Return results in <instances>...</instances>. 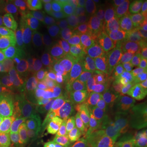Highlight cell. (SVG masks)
<instances>
[{
    "label": "cell",
    "instance_id": "obj_34",
    "mask_svg": "<svg viewBox=\"0 0 147 147\" xmlns=\"http://www.w3.org/2000/svg\"><path fill=\"white\" fill-rule=\"evenodd\" d=\"M25 119L26 121L28 126L33 127V129H34V128H36L40 125L42 118H41L40 116L36 115H31L26 117Z\"/></svg>",
    "mask_w": 147,
    "mask_h": 147
},
{
    "label": "cell",
    "instance_id": "obj_13",
    "mask_svg": "<svg viewBox=\"0 0 147 147\" xmlns=\"http://www.w3.org/2000/svg\"><path fill=\"white\" fill-rule=\"evenodd\" d=\"M124 9L125 23L134 34L147 28V17L138 8L137 1H119Z\"/></svg>",
    "mask_w": 147,
    "mask_h": 147
},
{
    "label": "cell",
    "instance_id": "obj_8",
    "mask_svg": "<svg viewBox=\"0 0 147 147\" xmlns=\"http://www.w3.org/2000/svg\"><path fill=\"white\" fill-rule=\"evenodd\" d=\"M85 69L74 61H65L64 83L67 93L76 99H82L87 95L84 79Z\"/></svg>",
    "mask_w": 147,
    "mask_h": 147
},
{
    "label": "cell",
    "instance_id": "obj_33",
    "mask_svg": "<svg viewBox=\"0 0 147 147\" xmlns=\"http://www.w3.org/2000/svg\"><path fill=\"white\" fill-rule=\"evenodd\" d=\"M96 146L95 140L90 137H85L79 140V142H75L70 147H94Z\"/></svg>",
    "mask_w": 147,
    "mask_h": 147
},
{
    "label": "cell",
    "instance_id": "obj_9",
    "mask_svg": "<svg viewBox=\"0 0 147 147\" xmlns=\"http://www.w3.org/2000/svg\"><path fill=\"white\" fill-rule=\"evenodd\" d=\"M82 122L85 129L94 136L96 140L103 137L107 126L110 123L97 105H88L83 112Z\"/></svg>",
    "mask_w": 147,
    "mask_h": 147
},
{
    "label": "cell",
    "instance_id": "obj_41",
    "mask_svg": "<svg viewBox=\"0 0 147 147\" xmlns=\"http://www.w3.org/2000/svg\"><path fill=\"white\" fill-rule=\"evenodd\" d=\"M94 147H111V146L105 142L104 139H98L97 143H96V146Z\"/></svg>",
    "mask_w": 147,
    "mask_h": 147
},
{
    "label": "cell",
    "instance_id": "obj_14",
    "mask_svg": "<svg viewBox=\"0 0 147 147\" xmlns=\"http://www.w3.org/2000/svg\"><path fill=\"white\" fill-rule=\"evenodd\" d=\"M32 13L38 17V23H41L42 30L54 26L53 21L54 17L53 2L43 0H31L25 4Z\"/></svg>",
    "mask_w": 147,
    "mask_h": 147
},
{
    "label": "cell",
    "instance_id": "obj_2",
    "mask_svg": "<svg viewBox=\"0 0 147 147\" xmlns=\"http://www.w3.org/2000/svg\"><path fill=\"white\" fill-rule=\"evenodd\" d=\"M115 123L121 139L130 147H137L147 128V115L137 108L116 121Z\"/></svg>",
    "mask_w": 147,
    "mask_h": 147
},
{
    "label": "cell",
    "instance_id": "obj_18",
    "mask_svg": "<svg viewBox=\"0 0 147 147\" xmlns=\"http://www.w3.org/2000/svg\"><path fill=\"white\" fill-rule=\"evenodd\" d=\"M8 137L9 145H15L26 137L28 132V124L25 119L19 117H11L9 120L3 125Z\"/></svg>",
    "mask_w": 147,
    "mask_h": 147
},
{
    "label": "cell",
    "instance_id": "obj_22",
    "mask_svg": "<svg viewBox=\"0 0 147 147\" xmlns=\"http://www.w3.org/2000/svg\"><path fill=\"white\" fill-rule=\"evenodd\" d=\"M104 22L118 24L125 22L124 9L119 1H104L102 3Z\"/></svg>",
    "mask_w": 147,
    "mask_h": 147
},
{
    "label": "cell",
    "instance_id": "obj_29",
    "mask_svg": "<svg viewBox=\"0 0 147 147\" xmlns=\"http://www.w3.org/2000/svg\"><path fill=\"white\" fill-rule=\"evenodd\" d=\"M100 139H104L110 146H117L119 147H130L129 145L123 142L119 137L118 127L115 123H110L105 129L103 137Z\"/></svg>",
    "mask_w": 147,
    "mask_h": 147
},
{
    "label": "cell",
    "instance_id": "obj_37",
    "mask_svg": "<svg viewBox=\"0 0 147 147\" xmlns=\"http://www.w3.org/2000/svg\"><path fill=\"white\" fill-rule=\"evenodd\" d=\"M139 108L147 115V91H142L141 92Z\"/></svg>",
    "mask_w": 147,
    "mask_h": 147
},
{
    "label": "cell",
    "instance_id": "obj_44",
    "mask_svg": "<svg viewBox=\"0 0 147 147\" xmlns=\"http://www.w3.org/2000/svg\"><path fill=\"white\" fill-rule=\"evenodd\" d=\"M145 62H146V65H147V58L145 59Z\"/></svg>",
    "mask_w": 147,
    "mask_h": 147
},
{
    "label": "cell",
    "instance_id": "obj_24",
    "mask_svg": "<svg viewBox=\"0 0 147 147\" xmlns=\"http://www.w3.org/2000/svg\"><path fill=\"white\" fill-rule=\"evenodd\" d=\"M85 127L82 120L79 118L67 115L66 139L68 147L85 137Z\"/></svg>",
    "mask_w": 147,
    "mask_h": 147
},
{
    "label": "cell",
    "instance_id": "obj_35",
    "mask_svg": "<svg viewBox=\"0 0 147 147\" xmlns=\"http://www.w3.org/2000/svg\"><path fill=\"white\" fill-rule=\"evenodd\" d=\"M135 84L139 89L147 91V67L142 75L136 80Z\"/></svg>",
    "mask_w": 147,
    "mask_h": 147
},
{
    "label": "cell",
    "instance_id": "obj_26",
    "mask_svg": "<svg viewBox=\"0 0 147 147\" xmlns=\"http://www.w3.org/2000/svg\"><path fill=\"white\" fill-rule=\"evenodd\" d=\"M111 44L109 37L105 34L95 30H90L86 45L89 49L93 50L96 53H99L109 49L111 47Z\"/></svg>",
    "mask_w": 147,
    "mask_h": 147
},
{
    "label": "cell",
    "instance_id": "obj_4",
    "mask_svg": "<svg viewBox=\"0 0 147 147\" xmlns=\"http://www.w3.org/2000/svg\"><path fill=\"white\" fill-rule=\"evenodd\" d=\"M39 54L44 62L45 79L50 93L59 92L64 83L65 61L42 40H41Z\"/></svg>",
    "mask_w": 147,
    "mask_h": 147
},
{
    "label": "cell",
    "instance_id": "obj_19",
    "mask_svg": "<svg viewBox=\"0 0 147 147\" xmlns=\"http://www.w3.org/2000/svg\"><path fill=\"white\" fill-rule=\"evenodd\" d=\"M7 21L13 26L31 29L36 24V17L26 5H19L11 11Z\"/></svg>",
    "mask_w": 147,
    "mask_h": 147
},
{
    "label": "cell",
    "instance_id": "obj_38",
    "mask_svg": "<svg viewBox=\"0 0 147 147\" xmlns=\"http://www.w3.org/2000/svg\"><path fill=\"white\" fill-rule=\"evenodd\" d=\"M7 51V47L6 45L5 33L0 30V54L6 53Z\"/></svg>",
    "mask_w": 147,
    "mask_h": 147
},
{
    "label": "cell",
    "instance_id": "obj_40",
    "mask_svg": "<svg viewBox=\"0 0 147 147\" xmlns=\"http://www.w3.org/2000/svg\"><path fill=\"white\" fill-rule=\"evenodd\" d=\"M84 5L88 6V7H93V6L101 5L104 1L101 0H85V1H82Z\"/></svg>",
    "mask_w": 147,
    "mask_h": 147
},
{
    "label": "cell",
    "instance_id": "obj_16",
    "mask_svg": "<svg viewBox=\"0 0 147 147\" xmlns=\"http://www.w3.org/2000/svg\"><path fill=\"white\" fill-rule=\"evenodd\" d=\"M96 64L98 70L105 75L114 74L119 69L120 57L111 48L95 53Z\"/></svg>",
    "mask_w": 147,
    "mask_h": 147
},
{
    "label": "cell",
    "instance_id": "obj_42",
    "mask_svg": "<svg viewBox=\"0 0 147 147\" xmlns=\"http://www.w3.org/2000/svg\"><path fill=\"white\" fill-rule=\"evenodd\" d=\"M137 147H147V128L146 131H145L144 136L142 137V141L138 144V146Z\"/></svg>",
    "mask_w": 147,
    "mask_h": 147
},
{
    "label": "cell",
    "instance_id": "obj_21",
    "mask_svg": "<svg viewBox=\"0 0 147 147\" xmlns=\"http://www.w3.org/2000/svg\"><path fill=\"white\" fill-rule=\"evenodd\" d=\"M59 26L77 42H81L85 46L87 45L90 32L89 25L88 23L81 21H69L61 23Z\"/></svg>",
    "mask_w": 147,
    "mask_h": 147
},
{
    "label": "cell",
    "instance_id": "obj_6",
    "mask_svg": "<svg viewBox=\"0 0 147 147\" xmlns=\"http://www.w3.org/2000/svg\"><path fill=\"white\" fill-rule=\"evenodd\" d=\"M7 50L26 62H30L34 57L35 48L25 29L12 26L5 33Z\"/></svg>",
    "mask_w": 147,
    "mask_h": 147
},
{
    "label": "cell",
    "instance_id": "obj_25",
    "mask_svg": "<svg viewBox=\"0 0 147 147\" xmlns=\"http://www.w3.org/2000/svg\"><path fill=\"white\" fill-rule=\"evenodd\" d=\"M98 30L105 33V35L110 36L114 38H126L129 35H133L134 33L127 26L125 22L118 23V24H108L104 22Z\"/></svg>",
    "mask_w": 147,
    "mask_h": 147
},
{
    "label": "cell",
    "instance_id": "obj_3",
    "mask_svg": "<svg viewBox=\"0 0 147 147\" xmlns=\"http://www.w3.org/2000/svg\"><path fill=\"white\" fill-rule=\"evenodd\" d=\"M42 41L46 42L65 61H73L79 51L78 42L59 25L42 30Z\"/></svg>",
    "mask_w": 147,
    "mask_h": 147
},
{
    "label": "cell",
    "instance_id": "obj_31",
    "mask_svg": "<svg viewBox=\"0 0 147 147\" xmlns=\"http://www.w3.org/2000/svg\"><path fill=\"white\" fill-rule=\"evenodd\" d=\"M88 16L91 24L98 29L104 23L102 4L93 7H88Z\"/></svg>",
    "mask_w": 147,
    "mask_h": 147
},
{
    "label": "cell",
    "instance_id": "obj_15",
    "mask_svg": "<svg viewBox=\"0 0 147 147\" xmlns=\"http://www.w3.org/2000/svg\"><path fill=\"white\" fill-rule=\"evenodd\" d=\"M87 92L91 98L97 100L106 91V81L102 74L97 69L89 67L85 69L84 74Z\"/></svg>",
    "mask_w": 147,
    "mask_h": 147
},
{
    "label": "cell",
    "instance_id": "obj_36",
    "mask_svg": "<svg viewBox=\"0 0 147 147\" xmlns=\"http://www.w3.org/2000/svg\"><path fill=\"white\" fill-rule=\"evenodd\" d=\"M17 147H37L34 143L31 137L30 134H28L26 137L21 139L20 142L17 143Z\"/></svg>",
    "mask_w": 147,
    "mask_h": 147
},
{
    "label": "cell",
    "instance_id": "obj_45",
    "mask_svg": "<svg viewBox=\"0 0 147 147\" xmlns=\"http://www.w3.org/2000/svg\"><path fill=\"white\" fill-rule=\"evenodd\" d=\"M111 147H119V146H112Z\"/></svg>",
    "mask_w": 147,
    "mask_h": 147
},
{
    "label": "cell",
    "instance_id": "obj_27",
    "mask_svg": "<svg viewBox=\"0 0 147 147\" xmlns=\"http://www.w3.org/2000/svg\"><path fill=\"white\" fill-rule=\"evenodd\" d=\"M112 49L123 60L133 56H139L132 38H123L111 44Z\"/></svg>",
    "mask_w": 147,
    "mask_h": 147
},
{
    "label": "cell",
    "instance_id": "obj_12",
    "mask_svg": "<svg viewBox=\"0 0 147 147\" xmlns=\"http://www.w3.org/2000/svg\"><path fill=\"white\" fill-rule=\"evenodd\" d=\"M29 65L32 79V85L34 92V93L38 96L47 99L51 96V93L46 84L45 68L42 56L39 54L38 57L33 58Z\"/></svg>",
    "mask_w": 147,
    "mask_h": 147
},
{
    "label": "cell",
    "instance_id": "obj_46",
    "mask_svg": "<svg viewBox=\"0 0 147 147\" xmlns=\"http://www.w3.org/2000/svg\"><path fill=\"white\" fill-rule=\"evenodd\" d=\"M1 74H2V70L0 69V75H1Z\"/></svg>",
    "mask_w": 147,
    "mask_h": 147
},
{
    "label": "cell",
    "instance_id": "obj_11",
    "mask_svg": "<svg viewBox=\"0 0 147 147\" xmlns=\"http://www.w3.org/2000/svg\"><path fill=\"white\" fill-rule=\"evenodd\" d=\"M31 138L37 147L57 146V127L53 119L43 118L40 125L33 129Z\"/></svg>",
    "mask_w": 147,
    "mask_h": 147
},
{
    "label": "cell",
    "instance_id": "obj_10",
    "mask_svg": "<svg viewBox=\"0 0 147 147\" xmlns=\"http://www.w3.org/2000/svg\"><path fill=\"white\" fill-rule=\"evenodd\" d=\"M54 15L65 22L83 19L84 5L79 0H57L53 2Z\"/></svg>",
    "mask_w": 147,
    "mask_h": 147
},
{
    "label": "cell",
    "instance_id": "obj_5",
    "mask_svg": "<svg viewBox=\"0 0 147 147\" xmlns=\"http://www.w3.org/2000/svg\"><path fill=\"white\" fill-rule=\"evenodd\" d=\"M98 100L100 110L110 123L120 119L131 110L123 95L116 87L108 88Z\"/></svg>",
    "mask_w": 147,
    "mask_h": 147
},
{
    "label": "cell",
    "instance_id": "obj_23",
    "mask_svg": "<svg viewBox=\"0 0 147 147\" xmlns=\"http://www.w3.org/2000/svg\"><path fill=\"white\" fill-rule=\"evenodd\" d=\"M0 69L3 72L30 73V65L11 53L0 54Z\"/></svg>",
    "mask_w": 147,
    "mask_h": 147
},
{
    "label": "cell",
    "instance_id": "obj_28",
    "mask_svg": "<svg viewBox=\"0 0 147 147\" xmlns=\"http://www.w3.org/2000/svg\"><path fill=\"white\" fill-rule=\"evenodd\" d=\"M53 121L57 127V145L63 147H68L66 139L67 115L57 113L54 116Z\"/></svg>",
    "mask_w": 147,
    "mask_h": 147
},
{
    "label": "cell",
    "instance_id": "obj_1",
    "mask_svg": "<svg viewBox=\"0 0 147 147\" xmlns=\"http://www.w3.org/2000/svg\"><path fill=\"white\" fill-rule=\"evenodd\" d=\"M11 115L26 119L31 115L47 118L51 112V105L47 99L38 96L31 92H22L3 100Z\"/></svg>",
    "mask_w": 147,
    "mask_h": 147
},
{
    "label": "cell",
    "instance_id": "obj_39",
    "mask_svg": "<svg viewBox=\"0 0 147 147\" xmlns=\"http://www.w3.org/2000/svg\"><path fill=\"white\" fill-rule=\"evenodd\" d=\"M137 6L147 17V0L137 1Z\"/></svg>",
    "mask_w": 147,
    "mask_h": 147
},
{
    "label": "cell",
    "instance_id": "obj_7",
    "mask_svg": "<svg viewBox=\"0 0 147 147\" xmlns=\"http://www.w3.org/2000/svg\"><path fill=\"white\" fill-rule=\"evenodd\" d=\"M33 88L30 73L3 72L0 75V99L11 98L22 92Z\"/></svg>",
    "mask_w": 147,
    "mask_h": 147
},
{
    "label": "cell",
    "instance_id": "obj_32",
    "mask_svg": "<svg viewBox=\"0 0 147 147\" xmlns=\"http://www.w3.org/2000/svg\"><path fill=\"white\" fill-rule=\"evenodd\" d=\"M11 118V115L7 107L4 104L3 100L0 99V126H3V124H5Z\"/></svg>",
    "mask_w": 147,
    "mask_h": 147
},
{
    "label": "cell",
    "instance_id": "obj_43",
    "mask_svg": "<svg viewBox=\"0 0 147 147\" xmlns=\"http://www.w3.org/2000/svg\"><path fill=\"white\" fill-rule=\"evenodd\" d=\"M3 126H0V145L2 144V141H3Z\"/></svg>",
    "mask_w": 147,
    "mask_h": 147
},
{
    "label": "cell",
    "instance_id": "obj_17",
    "mask_svg": "<svg viewBox=\"0 0 147 147\" xmlns=\"http://www.w3.org/2000/svg\"><path fill=\"white\" fill-rule=\"evenodd\" d=\"M146 67L144 58L140 56H133L123 60L121 61L119 69L124 79L133 82L142 75Z\"/></svg>",
    "mask_w": 147,
    "mask_h": 147
},
{
    "label": "cell",
    "instance_id": "obj_20",
    "mask_svg": "<svg viewBox=\"0 0 147 147\" xmlns=\"http://www.w3.org/2000/svg\"><path fill=\"white\" fill-rule=\"evenodd\" d=\"M116 88L123 95L131 110L139 108L141 92L137 85L134 84V82L123 78L120 80L117 81Z\"/></svg>",
    "mask_w": 147,
    "mask_h": 147
},
{
    "label": "cell",
    "instance_id": "obj_30",
    "mask_svg": "<svg viewBox=\"0 0 147 147\" xmlns=\"http://www.w3.org/2000/svg\"><path fill=\"white\" fill-rule=\"evenodd\" d=\"M132 40L136 45L139 56L144 59L147 58V28L135 33Z\"/></svg>",
    "mask_w": 147,
    "mask_h": 147
}]
</instances>
